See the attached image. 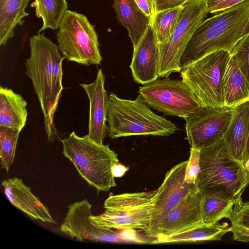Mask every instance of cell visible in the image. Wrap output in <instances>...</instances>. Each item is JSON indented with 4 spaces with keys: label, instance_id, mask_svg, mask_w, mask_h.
I'll return each instance as SVG.
<instances>
[{
    "label": "cell",
    "instance_id": "cell-37",
    "mask_svg": "<svg viewBox=\"0 0 249 249\" xmlns=\"http://www.w3.org/2000/svg\"><path fill=\"white\" fill-rule=\"evenodd\" d=\"M249 156V133L246 143V154H245V159Z\"/></svg>",
    "mask_w": 249,
    "mask_h": 249
},
{
    "label": "cell",
    "instance_id": "cell-35",
    "mask_svg": "<svg viewBox=\"0 0 249 249\" xmlns=\"http://www.w3.org/2000/svg\"><path fill=\"white\" fill-rule=\"evenodd\" d=\"M243 168L246 174L247 177L249 181V156H248L242 163Z\"/></svg>",
    "mask_w": 249,
    "mask_h": 249
},
{
    "label": "cell",
    "instance_id": "cell-29",
    "mask_svg": "<svg viewBox=\"0 0 249 249\" xmlns=\"http://www.w3.org/2000/svg\"><path fill=\"white\" fill-rule=\"evenodd\" d=\"M231 54L235 57L249 87V34L238 41Z\"/></svg>",
    "mask_w": 249,
    "mask_h": 249
},
{
    "label": "cell",
    "instance_id": "cell-20",
    "mask_svg": "<svg viewBox=\"0 0 249 249\" xmlns=\"http://www.w3.org/2000/svg\"><path fill=\"white\" fill-rule=\"evenodd\" d=\"M26 101L11 89L0 87V126L21 131L27 117Z\"/></svg>",
    "mask_w": 249,
    "mask_h": 249
},
{
    "label": "cell",
    "instance_id": "cell-8",
    "mask_svg": "<svg viewBox=\"0 0 249 249\" xmlns=\"http://www.w3.org/2000/svg\"><path fill=\"white\" fill-rule=\"evenodd\" d=\"M56 34L59 50L68 61L82 65L101 64L98 36L86 16L67 10Z\"/></svg>",
    "mask_w": 249,
    "mask_h": 249
},
{
    "label": "cell",
    "instance_id": "cell-28",
    "mask_svg": "<svg viewBox=\"0 0 249 249\" xmlns=\"http://www.w3.org/2000/svg\"><path fill=\"white\" fill-rule=\"evenodd\" d=\"M181 8L178 7L155 13L154 25L158 44L162 43L170 36Z\"/></svg>",
    "mask_w": 249,
    "mask_h": 249
},
{
    "label": "cell",
    "instance_id": "cell-22",
    "mask_svg": "<svg viewBox=\"0 0 249 249\" xmlns=\"http://www.w3.org/2000/svg\"><path fill=\"white\" fill-rule=\"evenodd\" d=\"M231 227L226 222H218L209 226L203 225L178 234L158 236L151 244L219 241L226 233L231 231Z\"/></svg>",
    "mask_w": 249,
    "mask_h": 249
},
{
    "label": "cell",
    "instance_id": "cell-32",
    "mask_svg": "<svg viewBox=\"0 0 249 249\" xmlns=\"http://www.w3.org/2000/svg\"><path fill=\"white\" fill-rule=\"evenodd\" d=\"M141 9L154 22L155 10L153 0H134Z\"/></svg>",
    "mask_w": 249,
    "mask_h": 249
},
{
    "label": "cell",
    "instance_id": "cell-7",
    "mask_svg": "<svg viewBox=\"0 0 249 249\" xmlns=\"http://www.w3.org/2000/svg\"><path fill=\"white\" fill-rule=\"evenodd\" d=\"M231 53L221 50L207 54L181 69L182 80L202 106H225L224 78Z\"/></svg>",
    "mask_w": 249,
    "mask_h": 249
},
{
    "label": "cell",
    "instance_id": "cell-2",
    "mask_svg": "<svg viewBox=\"0 0 249 249\" xmlns=\"http://www.w3.org/2000/svg\"><path fill=\"white\" fill-rule=\"evenodd\" d=\"M249 20V0L204 19L188 42L180 60L181 69L205 55L221 50L232 53Z\"/></svg>",
    "mask_w": 249,
    "mask_h": 249
},
{
    "label": "cell",
    "instance_id": "cell-25",
    "mask_svg": "<svg viewBox=\"0 0 249 249\" xmlns=\"http://www.w3.org/2000/svg\"><path fill=\"white\" fill-rule=\"evenodd\" d=\"M31 6L35 8V16L42 20V26L38 33L48 28L58 29L68 10L66 0H34Z\"/></svg>",
    "mask_w": 249,
    "mask_h": 249
},
{
    "label": "cell",
    "instance_id": "cell-3",
    "mask_svg": "<svg viewBox=\"0 0 249 249\" xmlns=\"http://www.w3.org/2000/svg\"><path fill=\"white\" fill-rule=\"evenodd\" d=\"M199 165L196 185L201 195L216 196L234 204L242 200L249 181L242 163L231 155L224 137L200 149Z\"/></svg>",
    "mask_w": 249,
    "mask_h": 249
},
{
    "label": "cell",
    "instance_id": "cell-19",
    "mask_svg": "<svg viewBox=\"0 0 249 249\" xmlns=\"http://www.w3.org/2000/svg\"><path fill=\"white\" fill-rule=\"evenodd\" d=\"M249 129V100L235 107L232 119L223 136L231 155L241 163L245 159Z\"/></svg>",
    "mask_w": 249,
    "mask_h": 249
},
{
    "label": "cell",
    "instance_id": "cell-34",
    "mask_svg": "<svg viewBox=\"0 0 249 249\" xmlns=\"http://www.w3.org/2000/svg\"><path fill=\"white\" fill-rule=\"evenodd\" d=\"M227 0H204L209 13L213 14L214 10L221 4Z\"/></svg>",
    "mask_w": 249,
    "mask_h": 249
},
{
    "label": "cell",
    "instance_id": "cell-26",
    "mask_svg": "<svg viewBox=\"0 0 249 249\" xmlns=\"http://www.w3.org/2000/svg\"><path fill=\"white\" fill-rule=\"evenodd\" d=\"M231 232L237 241L249 242V202L242 200L234 204L231 217Z\"/></svg>",
    "mask_w": 249,
    "mask_h": 249
},
{
    "label": "cell",
    "instance_id": "cell-24",
    "mask_svg": "<svg viewBox=\"0 0 249 249\" xmlns=\"http://www.w3.org/2000/svg\"><path fill=\"white\" fill-rule=\"evenodd\" d=\"M201 214L204 225H212L223 218L231 217L234 204L232 201L211 195L201 194Z\"/></svg>",
    "mask_w": 249,
    "mask_h": 249
},
{
    "label": "cell",
    "instance_id": "cell-10",
    "mask_svg": "<svg viewBox=\"0 0 249 249\" xmlns=\"http://www.w3.org/2000/svg\"><path fill=\"white\" fill-rule=\"evenodd\" d=\"M139 94L152 108L165 115L185 120L202 106L182 80L168 77L144 85L140 88Z\"/></svg>",
    "mask_w": 249,
    "mask_h": 249
},
{
    "label": "cell",
    "instance_id": "cell-6",
    "mask_svg": "<svg viewBox=\"0 0 249 249\" xmlns=\"http://www.w3.org/2000/svg\"><path fill=\"white\" fill-rule=\"evenodd\" d=\"M157 192V190L110 196L104 202L103 213L89 216L91 223L102 229L145 231L152 220Z\"/></svg>",
    "mask_w": 249,
    "mask_h": 249
},
{
    "label": "cell",
    "instance_id": "cell-14",
    "mask_svg": "<svg viewBox=\"0 0 249 249\" xmlns=\"http://www.w3.org/2000/svg\"><path fill=\"white\" fill-rule=\"evenodd\" d=\"M201 199L197 189L182 199L159 223L155 238L178 234L203 225Z\"/></svg>",
    "mask_w": 249,
    "mask_h": 249
},
{
    "label": "cell",
    "instance_id": "cell-5",
    "mask_svg": "<svg viewBox=\"0 0 249 249\" xmlns=\"http://www.w3.org/2000/svg\"><path fill=\"white\" fill-rule=\"evenodd\" d=\"M61 142L63 155L89 185L104 192L116 186L112 168L119 163L118 155L108 145L98 143L88 135L79 137L74 131Z\"/></svg>",
    "mask_w": 249,
    "mask_h": 249
},
{
    "label": "cell",
    "instance_id": "cell-30",
    "mask_svg": "<svg viewBox=\"0 0 249 249\" xmlns=\"http://www.w3.org/2000/svg\"><path fill=\"white\" fill-rule=\"evenodd\" d=\"M199 150L192 147L190 149V156L188 160L184 180L190 184H196L200 172Z\"/></svg>",
    "mask_w": 249,
    "mask_h": 249
},
{
    "label": "cell",
    "instance_id": "cell-4",
    "mask_svg": "<svg viewBox=\"0 0 249 249\" xmlns=\"http://www.w3.org/2000/svg\"><path fill=\"white\" fill-rule=\"evenodd\" d=\"M139 94L135 100L108 95L107 130L111 139L133 135L169 136L178 130L171 121L154 113Z\"/></svg>",
    "mask_w": 249,
    "mask_h": 249
},
{
    "label": "cell",
    "instance_id": "cell-33",
    "mask_svg": "<svg viewBox=\"0 0 249 249\" xmlns=\"http://www.w3.org/2000/svg\"><path fill=\"white\" fill-rule=\"evenodd\" d=\"M128 170V167L118 163L112 167V173L114 178L121 177Z\"/></svg>",
    "mask_w": 249,
    "mask_h": 249
},
{
    "label": "cell",
    "instance_id": "cell-31",
    "mask_svg": "<svg viewBox=\"0 0 249 249\" xmlns=\"http://www.w3.org/2000/svg\"><path fill=\"white\" fill-rule=\"evenodd\" d=\"M155 13L182 7L191 0H153Z\"/></svg>",
    "mask_w": 249,
    "mask_h": 249
},
{
    "label": "cell",
    "instance_id": "cell-16",
    "mask_svg": "<svg viewBox=\"0 0 249 249\" xmlns=\"http://www.w3.org/2000/svg\"><path fill=\"white\" fill-rule=\"evenodd\" d=\"M105 81V76L102 69H100L92 83L80 84L87 93L89 101L88 135L100 144H103L107 129L108 95L104 87Z\"/></svg>",
    "mask_w": 249,
    "mask_h": 249
},
{
    "label": "cell",
    "instance_id": "cell-27",
    "mask_svg": "<svg viewBox=\"0 0 249 249\" xmlns=\"http://www.w3.org/2000/svg\"><path fill=\"white\" fill-rule=\"evenodd\" d=\"M20 132L17 129L0 126V164L1 168L7 172L14 160Z\"/></svg>",
    "mask_w": 249,
    "mask_h": 249
},
{
    "label": "cell",
    "instance_id": "cell-36",
    "mask_svg": "<svg viewBox=\"0 0 249 249\" xmlns=\"http://www.w3.org/2000/svg\"><path fill=\"white\" fill-rule=\"evenodd\" d=\"M249 34V20L245 26L243 30L241 38Z\"/></svg>",
    "mask_w": 249,
    "mask_h": 249
},
{
    "label": "cell",
    "instance_id": "cell-23",
    "mask_svg": "<svg viewBox=\"0 0 249 249\" xmlns=\"http://www.w3.org/2000/svg\"><path fill=\"white\" fill-rule=\"evenodd\" d=\"M30 0H0V45H5L14 36L17 25H22Z\"/></svg>",
    "mask_w": 249,
    "mask_h": 249
},
{
    "label": "cell",
    "instance_id": "cell-1",
    "mask_svg": "<svg viewBox=\"0 0 249 249\" xmlns=\"http://www.w3.org/2000/svg\"><path fill=\"white\" fill-rule=\"evenodd\" d=\"M30 56L25 62V72L32 80L43 113L49 142L57 136L54 116L64 88L62 62L65 57L58 45L38 33L30 37Z\"/></svg>",
    "mask_w": 249,
    "mask_h": 249
},
{
    "label": "cell",
    "instance_id": "cell-17",
    "mask_svg": "<svg viewBox=\"0 0 249 249\" xmlns=\"http://www.w3.org/2000/svg\"><path fill=\"white\" fill-rule=\"evenodd\" d=\"M1 185L10 203L31 219L55 223L48 207L32 193L31 188L21 179L15 177L5 179Z\"/></svg>",
    "mask_w": 249,
    "mask_h": 249
},
{
    "label": "cell",
    "instance_id": "cell-11",
    "mask_svg": "<svg viewBox=\"0 0 249 249\" xmlns=\"http://www.w3.org/2000/svg\"><path fill=\"white\" fill-rule=\"evenodd\" d=\"M91 205L84 199L68 206V211L61 225V232L79 241L145 244L147 240L137 236L133 229L121 232L113 229H102L93 225L90 219Z\"/></svg>",
    "mask_w": 249,
    "mask_h": 249
},
{
    "label": "cell",
    "instance_id": "cell-9",
    "mask_svg": "<svg viewBox=\"0 0 249 249\" xmlns=\"http://www.w3.org/2000/svg\"><path fill=\"white\" fill-rule=\"evenodd\" d=\"M204 0H191L182 6L170 36L159 49L158 77L180 72V60L192 35L208 14Z\"/></svg>",
    "mask_w": 249,
    "mask_h": 249
},
{
    "label": "cell",
    "instance_id": "cell-15",
    "mask_svg": "<svg viewBox=\"0 0 249 249\" xmlns=\"http://www.w3.org/2000/svg\"><path fill=\"white\" fill-rule=\"evenodd\" d=\"M159 49L154 22H151L137 46L133 49L130 65L134 81L142 85L158 78Z\"/></svg>",
    "mask_w": 249,
    "mask_h": 249
},
{
    "label": "cell",
    "instance_id": "cell-13",
    "mask_svg": "<svg viewBox=\"0 0 249 249\" xmlns=\"http://www.w3.org/2000/svg\"><path fill=\"white\" fill-rule=\"evenodd\" d=\"M188 160L181 162L168 171L155 196V206L151 222L144 231L147 237L156 238L157 228L163 218L182 199L197 189L196 184L184 180Z\"/></svg>",
    "mask_w": 249,
    "mask_h": 249
},
{
    "label": "cell",
    "instance_id": "cell-21",
    "mask_svg": "<svg viewBox=\"0 0 249 249\" xmlns=\"http://www.w3.org/2000/svg\"><path fill=\"white\" fill-rule=\"evenodd\" d=\"M225 106L235 107L249 100V87L236 59L231 54L224 78Z\"/></svg>",
    "mask_w": 249,
    "mask_h": 249
},
{
    "label": "cell",
    "instance_id": "cell-12",
    "mask_svg": "<svg viewBox=\"0 0 249 249\" xmlns=\"http://www.w3.org/2000/svg\"><path fill=\"white\" fill-rule=\"evenodd\" d=\"M235 107L201 106L186 119L185 129L191 147L200 150L222 138L227 130Z\"/></svg>",
    "mask_w": 249,
    "mask_h": 249
},
{
    "label": "cell",
    "instance_id": "cell-18",
    "mask_svg": "<svg viewBox=\"0 0 249 249\" xmlns=\"http://www.w3.org/2000/svg\"><path fill=\"white\" fill-rule=\"evenodd\" d=\"M113 7L118 21L127 29L135 48L151 22L150 18L134 0H113Z\"/></svg>",
    "mask_w": 249,
    "mask_h": 249
}]
</instances>
